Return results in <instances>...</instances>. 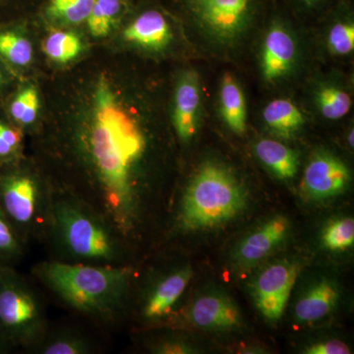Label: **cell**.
Returning <instances> with one entry per match:
<instances>
[{
  "instance_id": "cell-1",
  "label": "cell",
  "mask_w": 354,
  "mask_h": 354,
  "mask_svg": "<svg viewBox=\"0 0 354 354\" xmlns=\"http://www.w3.org/2000/svg\"><path fill=\"white\" fill-rule=\"evenodd\" d=\"M146 146L138 125L102 80L93 95L88 121L62 143L70 167L78 174L55 186L101 214L132 252L145 216L138 167Z\"/></svg>"
},
{
  "instance_id": "cell-2",
  "label": "cell",
  "mask_w": 354,
  "mask_h": 354,
  "mask_svg": "<svg viewBox=\"0 0 354 354\" xmlns=\"http://www.w3.org/2000/svg\"><path fill=\"white\" fill-rule=\"evenodd\" d=\"M32 276L65 306L99 325L113 327L127 315L134 266L41 261Z\"/></svg>"
},
{
  "instance_id": "cell-3",
  "label": "cell",
  "mask_w": 354,
  "mask_h": 354,
  "mask_svg": "<svg viewBox=\"0 0 354 354\" xmlns=\"http://www.w3.org/2000/svg\"><path fill=\"white\" fill-rule=\"evenodd\" d=\"M50 259L102 266H133V252L111 225L87 203L53 186L46 237Z\"/></svg>"
},
{
  "instance_id": "cell-4",
  "label": "cell",
  "mask_w": 354,
  "mask_h": 354,
  "mask_svg": "<svg viewBox=\"0 0 354 354\" xmlns=\"http://www.w3.org/2000/svg\"><path fill=\"white\" fill-rule=\"evenodd\" d=\"M243 186L227 169L215 162L203 165L181 197L174 230L196 232L225 225L245 209Z\"/></svg>"
},
{
  "instance_id": "cell-5",
  "label": "cell",
  "mask_w": 354,
  "mask_h": 354,
  "mask_svg": "<svg viewBox=\"0 0 354 354\" xmlns=\"http://www.w3.org/2000/svg\"><path fill=\"white\" fill-rule=\"evenodd\" d=\"M53 186L20 162L0 167V211L27 245L44 242L50 225Z\"/></svg>"
},
{
  "instance_id": "cell-6",
  "label": "cell",
  "mask_w": 354,
  "mask_h": 354,
  "mask_svg": "<svg viewBox=\"0 0 354 354\" xmlns=\"http://www.w3.org/2000/svg\"><path fill=\"white\" fill-rule=\"evenodd\" d=\"M43 301L15 267H0V335L29 351L48 330Z\"/></svg>"
},
{
  "instance_id": "cell-7",
  "label": "cell",
  "mask_w": 354,
  "mask_h": 354,
  "mask_svg": "<svg viewBox=\"0 0 354 354\" xmlns=\"http://www.w3.org/2000/svg\"><path fill=\"white\" fill-rule=\"evenodd\" d=\"M181 9L216 41L230 43L251 25L259 0H178Z\"/></svg>"
},
{
  "instance_id": "cell-8",
  "label": "cell",
  "mask_w": 354,
  "mask_h": 354,
  "mask_svg": "<svg viewBox=\"0 0 354 354\" xmlns=\"http://www.w3.org/2000/svg\"><path fill=\"white\" fill-rule=\"evenodd\" d=\"M192 277L189 266L174 268L160 274L142 291L139 301L135 304L137 316L148 324L165 320L176 309Z\"/></svg>"
},
{
  "instance_id": "cell-9",
  "label": "cell",
  "mask_w": 354,
  "mask_h": 354,
  "mask_svg": "<svg viewBox=\"0 0 354 354\" xmlns=\"http://www.w3.org/2000/svg\"><path fill=\"white\" fill-rule=\"evenodd\" d=\"M298 272L297 263L281 261L266 267L254 281V300L265 318L277 321L283 315Z\"/></svg>"
},
{
  "instance_id": "cell-10",
  "label": "cell",
  "mask_w": 354,
  "mask_h": 354,
  "mask_svg": "<svg viewBox=\"0 0 354 354\" xmlns=\"http://www.w3.org/2000/svg\"><path fill=\"white\" fill-rule=\"evenodd\" d=\"M351 172L344 162L328 151L312 156L305 169L302 189L309 199L322 201L346 190Z\"/></svg>"
},
{
  "instance_id": "cell-11",
  "label": "cell",
  "mask_w": 354,
  "mask_h": 354,
  "mask_svg": "<svg viewBox=\"0 0 354 354\" xmlns=\"http://www.w3.org/2000/svg\"><path fill=\"white\" fill-rule=\"evenodd\" d=\"M187 318L195 327L213 330H234L241 323L236 305L220 293L197 297L188 309Z\"/></svg>"
},
{
  "instance_id": "cell-12",
  "label": "cell",
  "mask_w": 354,
  "mask_h": 354,
  "mask_svg": "<svg viewBox=\"0 0 354 354\" xmlns=\"http://www.w3.org/2000/svg\"><path fill=\"white\" fill-rule=\"evenodd\" d=\"M201 106L199 76L188 71L179 80L174 97V125L178 138L189 142L195 136Z\"/></svg>"
},
{
  "instance_id": "cell-13",
  "label": "cell",
  "mask_w": 354,
  "mask_h": 354,
  "mask_svg": "<svg viewBox=\"0 0 354 354\" xmlns=\"http://www.w3.org/2000/svg\"><path fill=\"white\" fill-rule=\"evenodd\" d=\"M295 39L281 23L272 25L263 44L261 66L267 81H274L290 72L295 62Z\"/></svg>"
},
{
  "instance_id": "cell-14",
  "label": "cell",
  "mask_w": 354,
  "mask_h": 354,
  "mask_svg": "<svg viewBox=\"0 0 354 354\" xmlns=\"http://www.w3.org/2000/svg\"><path fill=\"white\" fill-rule=\"evenodd\" d=\"M288 230V218L283 216H274L241 242L235 251V260L245 267L257 264L283 241Z\"/></svg>"
},
{
  "instance_id": "cell-15",
  "label": "cell",
  "mask_w": 354,
  "mask_h": 354,
  "mask_svg": "<svg viewBox=\"0 0 354 354\" xmlns=\"http://www.w3.org/2000/svg\"><path fill=\"white\" fill-rule=\"evenodd\" d=\"M123 37L129 43L148 50H158L171 41V27L162 10L149 7L141 11L125 28Z\"/></svg>"
},
{
  "instance_id": "cell-16",
  "label": "cell",
  "mask_w": 354,
  "mask_h": 354,
  "mask_svg": "<svg viewBox=\"0 0 354 354\" xmlns=\"http://www.w3.org/2000/svg\"><path fill=\"white\" fill-rule=\"evenodd\" d=\"M28 353L38 354H92L97 346L82 330L72 327H50Z\"/></svg>"
},
{
  "instance_id": "cell-17",
  "label": "cell",
  "mask_w": 354,
  "mask_h": 354,
  "mask_svg": "<svg viewBox=\"0 0 354 354\" xmlns=\"http://www.w3.org/2000/svg\"><path fill=\"white\" fill-rule=\"evenodd\" d=\"M339 288L334 281L323 279L305 291L295 307L298 322L310 323L329 315L339 300Z\"/></svg>"
},
{
  "instance_id": "cell-18",
  "label": "cell",
  "mask_w": 354,
  "mask_h": 354,
  "mask_svg": "<svg viewBox=\"0 0 354 354\" xmlns=\"http://www.w3.org/2000/svg\"><path fill=\"white\" fill-rule=\"evenodd\" d=\"M255 153L267 169L279 179H291L298 171L297 153L290 148L274 141L262 139L255 145Z\"/></svg>"
},
{
  "instance_id": "cell-19",
  "label": "cell",
  "mask_w": 354,
  "mask_h": 354,
  "mask_svg": "<svg viewBox=\"0 0 354 354\" xmlns=\"http://www.w3.org/2000/svg\"><path fill=\"white\" fill-rule=\"evenodd\" d=\"M221 111L223 120L236 134L246 129V106L243 92L234 77L225 74L221 85Z\"/></svg>"
},
{
  "instance_id": "cell-20",
  "label": "cell",
  "mask_w": 354,
  "mask_h": 354,
  "mask_svg": "<svg viewBox=\"0 0 354 354\" xmlns=\"http://www.w3.org/2000/svg\"><path fill=\"white\" fill-rule=\"evenodd\" d=\"M32 46L13 25L0 21V62L8 68H22L31 64Z\"/></svg>"
},
{
  "instance_id": "cell-21",
  "label": "cell",
  "mask_w": 354,
  "mask_h": 354,
  "mask_svg": "<svg viewBox=\"0 0 354 354\" xmlns=\"http://www.w3.org/2000/svg\"><path fill=\"white\" fill-rule=\"evenodd\" d=\"M266 124L281 136L290 137L304 124V114L290 100H274L263 111Z\"/></svg>"
},
{
  "instance_id": "cell-22",
  "label": "cell",
  "mask_w": 354,
  "mask_h": 354,
  "mask_svg": "<svg viewBox=\"0 0 354 354\" xmlns=\"http://www.w3.org/2000/svg\"><path fill=\"white\" fill-rule=\"evenodd\" d=\"M129 6V0H95L86 23L88 31L97 38L106 36L121 19Z\"/></svg>"
},
{
  "instance_id": "cell-23",
  "label": "cell",
  "mask_w": 354,
  "mask_h": 354,
  "mask_svg": "<svg viewBox=\"0 0 354 354\" xmlns=\"http://www.w3.org/2000/svg\"><path fill=\"white\" fill-rule=\"evenodd\" d=\"M95 0H46L44 14L55 22L77 25L87 21Z\"/></svg>"
},
{
  "instance_id": "cell-24",
  "label": "cell",
  "mask_w": 354,
  "mask_h": 354,
  "mask_svg": "<svg viewBox=\"0 0 354 354\" xmlns=\"http://www.w3.org/2000/svg\"><path fill=\"white\" fill-rule=\"evenodd\" d=\"M39 106V95L36 88H23L14 94L7 104V116L16 127H31L38 116Z\"/></svg>"
},
{
  "instance_id": "cell-25",
  "label": "cell",
  "mask_w": 354,
  "mask_h": 354,
  "mask_svg": "<svg viewBox=\"0 0 354 354\" xmlns=\"http://www.w3.org/2000/svg\"><path fill=\"white\" fill-rule=\"evenodd\" d=\"M27 247L0 211V267H15L24 257Z\"/></svg>"
},
{
  "instance_id": "cell-26",
  "label": "cell",
  "mask_w": 354,
  "mask_h": 354,
  "mask_svg": "<svg viewBox=\"0 0 354 354\" xmlns=\"http://www.w3.org/2000/svg\"><path fill=\"white\" fill-rule=\"evenodd\" d=\"M82 50V43L74 32L57 31L48 36L44 43L48 57L59 64H66L78 57Z\"/></svg>"
},
{
  "instance_id": "cell-27",
  "label": "cell",
  "mask_w": 354,
  "mask_h": 354,
  "mask_svg": "<svg viewBox=\"0 0 354 354\" xmlns=\"http://www.w3.org/2000/svg\"><path fill=\"white\" fill-rule=\"evenodd\" d=\"M317 104L324 118L339 120L348 113L351 108V97L348 93L334 86H325L318 91Z\"/></svg>"
},
{
  "instance_id": "cell-28",
  "label": "cell",
  "mask_w": 354,
  "mask_h": 354,
  "mask_svg": "<svg viewBox=\"0 0 354 354\" xmlns=\"http://www.w3.org/2000/svg\"><path fill=\"white\" fill-rule=\"evenodd\" d=\"M22 143L21 128L10 120L0 118V167L20 162Z\"/></svg>"
},
{
  "instance_id": "cell-29",
  "label": "cell",
  "mask_w": 354,
  "mask_h": 354,
  "mask_svg": "<svg viewBox=\"0 0 354 354\" xmlns=\"http://www.w3.org/2000/svg\"><path fill=\"white\" fill-rule=\"evenodd\" d=\"M322 241L326 248L333 251L346 250L353 247L354 243L353 218H339L330 223L324 230Z\"/></svg>"
},
{
  "instance_id": "cell-30",
  "label": "cell",
  "mask_w": 354,
  "mask_h": 354,
  "mask_svg": "<svg viewBox=\"0 0 354 354\" xmlns=\"http://www.w3.org/2000/svg\"><path fill=\"white\" fill-rule=\"evenodd\" d=\"M328 44L335 55H346L354 48V25L351 21H341L330 28Z\"/></svg>"
},
{
  "instance_id": "cell-31",
  "label": "cell",
  "mask_w": 354,
  "mask_h": 354,
  "mask_svg": "<svg viewBox=\"0 0 354 354\" xmlns=\"http://www.w3.org/2000/svg\"><path fill=\"white\" fill-rule=\"evenodd\" d=\"M307 354H349L351 348L339 339H329L322 342H317L305 349Z\"/></svg>"
},
{
  "instance_id": "cell-32",
  "label": "cell",
  "mask_w": 354,
  "mask_h": 354,
  "mask_svg": "<svg viewBox=\"0 0 354 354\" xmlns=\"http://www.w3.org/2000/svg\"><path fill=\"white\" fill-rule=\"evenodd\" d=\"M27 1L28 0H0V21L3 20L4 15L12 12Z\"/></svg>"
},
{
  "instance_id": "cell-33",
  "label": "cell",
  "mask_w": 354,
  "mask_h": 354,
  "mask_svg": "<svg viewBox=\"0 0 354 354\" xmlns=\"http://www.w3.org/2000/svg\"><path fill=\"white\" fill-rule=\"evenodd\" d=\"M9 83L8 71L3 64L0 62V100L2 99L7 90Z\"/></svg>"
},
{
  "instance_id": "cell-34",
  "label": "cell",
  "mask_w": 354,
  "mask_h": 354,
  "mask_svg": "<svg viewBox=\"0 0 354 354\" xmlns=\"http://www.w3.org/2000/svg\"><path fill=\"white\" fill-rule=\"evenodd\" d=\"M16 349L18 348L14 344L4 339L2 335H0V354L12 353Z\"/></svg>"
},
{
  "instance_id": "cell-35",
  "label": "cell",
  "mask_w": 354,
  "mask_h": 354,
  "mask_svg": "<svg viewBox=\"0 0 354 354\" xmlns=\"http://www.w3.org/2000/svg\"><path fill=\"white\" fill-rule=\"evenodd\" d=\"M300 6H304L306 9H314L320 6L325 0H295Z\"/></svg>"
},
{
  "instance_id": "cell-36",
  "label": "cell",
  "mask_w": 354,
  "mask_h": 354,
  "mask_svg": "<svg viewBox=\"0 0 354 354\" xmlns=\"http://www.w3.org/2000/svg\"><path fill=\"white\" fill-rule=\"evenodd\" d=\"M353 129H351V132L348 133V145L351 147V148H353Z\"/></svg>"
}]
</instances>
